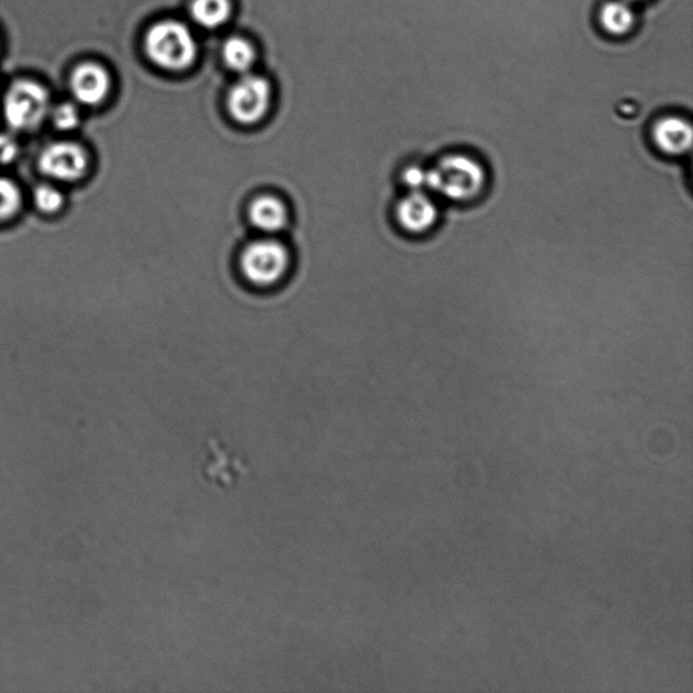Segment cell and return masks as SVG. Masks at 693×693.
Instances as JSON below:
<instances>
[{"instance_id":"2","label":"cell","mask_w":693,"mask_h":693,"mask_svg":"<svg viewBox=\"0 0 693 693\" xmlns=\"http://www.w3.org/2000/svg\"><path fill=\"white\" fill-rule=\"evenodd\" d=\"M146 51L154 65L166 71L180 72L197 58V41L191 30L179 21L155 23L146 36Z\"/></svg>"},{"instance_id":"3","label":"cell","mask_w":693,"mask_h":693,"mask_svg":"<svg viewBox=\"0 0 693 693\" xmlns=\"http://www.w3.org/2000/svg\"><path fill=\"white\" fill-rule=\"evenodd\" d=\"M52 102L49 91L33 80H18L3 99V117L11 132L33 133L48 121Z\"/></svg>"},{"instance_id":"9","label":"cell","mask_w":693,"mask_h":693,"mask_svg":"<svg viewBox=\"0 0 693 693\" xmlns=\"http://www.w3.org/2000/svg\"><path fill=\"white\" fill-rule=\"evenodd\" d=\"M70 89L75 102L87 106V108H97L108 98L111 89V80L108 71L97 62H83V65L75 68Z\"/></svg>"},{"instance_id":"7","label":"cell","mask_w":693,"mask_h":693,"mask_svg":"<svg viewBox=\"0 0 693 693\" xmlns=\"http://www.w3.org/2000/svg\"><path fill=\"white\" fill-rule=\"evenodd\" d=\"M248 474L249 467L246 462L229 454L217 438L209 439L206 459L201 466V477L206 483L217 486L218 489L227 491Z\"/></svg>"},{"instance_id":"19","label":"cell","mask_w":693,"mask_h":693,"mask_svg":"<svg viewBox=\"0 0 693 693\" xmlns=\"http://www.w3.org/2000/svg\"><path fill=\"white\" fill-rule=\"evenodd\" d=\"M403 184L410 191H420L427 187V170L418 166H409L403 171Z\"/></svg>"},{"instance_id":"20","label":"cell","mask_w":693,"mask_h":693,"mask_svg":"<svg viewBox=\"0 0 693 693\" xmlns=\"http://www.w3.org/2000/svg\"><path fill=\"white\" fill-rule=\"evenodd\" d=\"M628 2H634V0H628Z\"/></svg>"},{"instance_id":"5","label":"cell","mask_w":693,"mask_h":693,"mask_svg":"<svg viewBox=\"0 0 693 693\" xmlns=\"http://www.w3.org/2000/svg\"><path fill=\"white\" fill-rule=\"evenodd\" d=\"M290 266L289 249L276 239H260L247 246L240 267L249 283L267 287L279 283Z\"/></svg>"},{"instance_id":"4","label":"cell","mask_w":693,"mask_h":693,"mask_svg":"<svg viewBox=\"0 0 693 693\" xmlns=\"http://www.w3.org/2000/svg\"><path fill=\"white\" fill-rule=\"evenodd\" d=\"M91 156L83 143L73 140L48 142L37 155V171L43 179L62 185H77L91 170Z\"/></svg>"},{"instance_id":"17","label":"cell","mask_w":693,"mask_h":693,"mask_svg":"<svg viewBox=\"0 0 693 693\" xmlns=\"http://www.w3.org/2000/svg\"><path fill=\"white\" fill-rule=\"evenodd\" d=\"M48 120H51L53 128L62 133H70L77 130L80 123V110L77 102H65L52 106Z\"/></svg>"},{"instance_id":"11","label":"cell","mask_w":693,"mask_h":693,"mask_svg":"<svg viewBox=\"0 0 693 693\" xmlns=\"http://www.w3.org/2000/svg\"><path fill=\"white\" fill-rule=\"evenodd\" d=\"M249 221L266 235H276L289 222V210L283 199L276 196H260L249 206Z\"/></svg>"},{"instance_id":"10","label":"cell","mask_w":693,"mask_h":693,"mask_svg":"<svg viewBox=\"0 0 693 693\" xmlns=\"http://www.w3.org/2000/svg\"><path fill=\"white\" fill-rule=\"evenodd\" d=\"M693 140L691 123L683 117L666 116L655 121L652 141L657 151L670 158H680L690 152Z\"/></svg>"},{"instance_id":"16","label":"cell","mask_w":693,"mask_h":693,"mask_svg":"<svg viewBox=\"0 0 693 693\" xmlns=\"http://www.w3.org/2000/svg\"><path fill=\"white\" fill-rule=\"evenodd\" d=\"M222 55L230 70L245 75L251 70L256 58L251 42L240 39V37H232L225 42Z\"/></svg>"},{"instance_id":"15","label":"cell","mask_w":693,"mask_h":693,"mask_svg":"<svg viewBox=\"0 0 693 693\" xmlns=\"http://www.w3.org/2000/svg\"><path fill=\"white\" fill-rule=\"evenodd\" d=\"M24 204L21 186L17 180L0 175V225L16 220Z\"/></svg>"},{"instance_id":"8","label":"cell","mask_w":693,"mask_h":693,"mask_svg":"<svg viewBox=\"0 0 693 693\" xmlns=\"http://www.w3.org/2000/svg\"><path fill=\"white\" fill-rule=\"evenodd\" d=\"M396 218L405 232L414 236L426 235L438 224L439 208L426 192L410 191L398 202Z\"/></svg>"},{"instance_id":"1","label":"cell","mask_w":693,"mask_h":693,"mask_svg":"<svg viewBox=\"0 0 693 693\" xmlns=\"http://www.w3.org/2000/svg\"><path fill=\"white\" fill-rule=\"evenodd\" d=\"M488 172L479 160L466 154H449L427 170V187L447 201L469 204L484 195Z\"/></svg>"},{"instance_id":"14","label":"cell","mask_w":693,"mask_h":693,"mask_svg":"<svg viewBox=\"0 0 693 693\" xmlns=\"http://www.w3.org/2000/svg\"><path fill=\"white\" fill-rule=\"evenodd\" d=\"M30 201L40 215L53 217L65 210L67 197L60 185L46 179L31 189Z\"/></svg>"},{"instance_id":"12","label":"cell","mask_w":693,"mask_h":693,"mask_svg":"<svg viewBox=\"0 0 693 693\" xmlns=\"http://www.w3.org/2000/svg\"><path fill=\"white\" fill-rule=\"evenodd\" d=\"M601 23L612 36L627 34L635 23V12L628 0H610L601 10Z\"/></svg>"},{"instance_id":"6","label":"cell","mask_w":693,"mask_h":693,"mask_svg":"<svg viewBox=\"0 0 693 693\" xmlns=\"http://www.w3.org/2000/svg\"><path fill=\"white\" fill-rule=\"evenodd\" d=\"M271 105V86L258 75L246 73L228 97V110L236 122L255 125L264 120Z\"/></svg>"},{"instance_id":"18","label":"cell","mask_w":693,"mask_h":693,"mask_svg":"<svg viewBox=\"0 0 693 693\" xmlns=\"http://www.w3.org/2000/svg\"><path fill=\"white\" fill-rule=\"evenodd\" d=\"M21 143L10 133H0V168L10 167L20 160Z\"/></svg>"},{"instance_id":"13","label":"cell","mask_w":693,"mask_h":693,"mask_svg":"<svg viewBox=\"0 0 693 693\" xmlns=\"http://www.w3.org/2000/svg\"><path fill=\"white\" fill-rule=\"evenodd\" d=\"M232 6L229 0H195L190 14L192 21L204 29H218L228 22Z\"/></svg>"}]
</instances>
